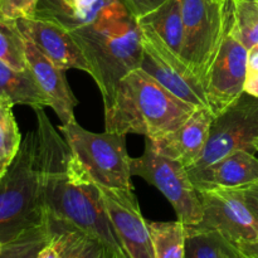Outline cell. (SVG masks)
Returning <instances> with one entry per match:
<instances>
[{
	"instance_id": "19",
	"label": "cell",
	"mask_w": 258,
	"mask_h": 258,
	"mask_svg": "<svg viewBox=\"0 0 258 258\" xmlns=\"http://www.w3.org/2000/svg\"><path fill=\"white\" fill-rule=\"evenodd\" d=\"M0 97H5L13 105H27L37 108L49 107L47 96L38 85L29 67L24 71L10 68L0 60Z\"/></svg>"
},
{
	"instance_id": "24",
	"label": "cell",
	"mask_w": 258,
	"mask_h": 258,
	"mask_svg": "<svg viewBox=\"0 0 258 258\" xmlns=\"http://www.w3.org/2000/svg\"><path fill=\"white\" fill-rule=\"evenodd\" d=\"M184 258H223L229 243L213 231L185 226Z\"/></svg>"
},
{
	"instance_id": "6",
	"label": "cell",
	"mask_w": 258,
	"mask_h": 258,
	"mask_svg": "<svg viewBox=\"0 0 258 258\" xmlns=\"http://www.w3.org/2000/svg\"><path fill=\"white\" fill-rule=\"evenodd\" d=\"M183 45L180 58L206 88L226 32L224 0H180Z\"/></svg>"
},
{
	"instance_id": "21",
	"label": "cell",
	"mask_w": 258,
	"mask_h": 258,
	"mask_svg": "<svg viewBox=\"0 0 258 258\" xmlns=\"http://www.w3.org/2000/svg\"><path fill=\"white\" fill-rule=\"evenodd\" d=\"M155 258H184L185 224L175 222H149Z\"/></svg>"
},
{
	"instance_id": "10",
	"label": "cell",
	"mask_w": 258,
	"mask_h": 258,
	"mask_svg": "<svg viewBox=\"0 0 258 258\" xmlns=\"http://www.w3.org/2000/svg\"><path fill=\"white\" fill-rule=\"evenodd\" d=\"M232 0H224L226 32L206 82L208 107L213 116L223 112L244 92L248 49L231 33Z\"/></svg>"
},
{
	"instance_id": "28",
	"label": "cell",
	"mask_w": 258,
	"mask_h": 258,
	"mask_svg": "<svg viewBox=\"0 0 258 258\" xmlns=\"http://www.w3.org/2000/svg\"><path fill=\"white\" fill-rule=\"evenodd\" d=\"M165 2L166 0H121L130 14L138 19L155 10Z\"/></svg>"
},
{
	"instance_id": "33",
	"label": "cell",
	"mask_w": 258,
	"mask_h": 258,
	"mask_svg": "<svg viewBox=\"0 0 258 258\" xmlns=\"http://www.w3.org/2000/svg\"><path fill=\"white\" fill-rule=\"evenodd\" d=\"M237 251H238L239 253L243 254V256L258 258V242L248 244H242V246L237 247Z\"/></svg>"
},
{
	"instance_id": "23",
	"label": "cell",
	"mask_w": 258,
	"mask_h": 258,
	"mask_svg": "<svg viewBox=\"0 0 258 258\" xmlns=\"http://www.w3.org/2000/svg\"><path fill=\"white\" fill-rule=\"evenodd\" d=\"M231 33L247 49L258 44V0H232Z\"/></svg>"
},
{
	"instance_id": "17",
	"label": "cell",
	"mask_w": 258,
	"mask_h": 258,
	"mask_svg": "<svg viewBox=\"0 0 258 258\" xmlns=\"http://www.w3.org/2000/svg\"><path fill=\"white\" fill-rule=\"evenodd\" d=\"M123 12L128 10L121 0H39L33 18L50 20L73 30Z\"/></svg>"
},
{
	"instance_id": "16",
	"label": "cell",
	"mask_w": 258,
	"mask_h": 258,
	"mask_svg": "<svg viewBox=\"0 0 258 258\" xmlns=\"http://www.w3.org/2000/svg\"><path fill=\"white\" fill-rule=\"evenodd\" d=\"M25 49H27L28 66L32 70L38 85L47 96L49 107L54 111L63 125L76 121L75 107L77 106L78 101L68 85L64 70L57 67L27 37H25Z\"/></svg>"
},
{
	"instance_id": "36",
	"label": "cell",
	"mask_w": 258,
	"mask_h": 258,
	"mask_svg": "<svg viewBox=\"0 0 258 258\" xmlns=\"http://www.w3.org/2000/svg\"><path fill=\"white\" fill-rule=\"evenodd\" d=\"M253 148H254V151H256V153L258 154V138L256 139V140H254V143H253Z\"/></svg>"
},
{
	"instance_id": "30",
	"label": "cell",
	"mask_w": 258,
	"mask_h": 258,
	"mask_svg": "<svg viewBox=\"0 0 258 258\" xmlns=\"http://www.w3.org/2000/svg\"><path fill=\"white\" fill-rule=\"evenodd\" d=\"M258 75V44L253 45L247 53V76Z\"/></svg>"
},
{
	"instance_id": "20",
	"label": "cell",
	"mask_w": 258,
	"mask_h": 258,
	"mask_svg": "<svg viewBox=\"0 0 258 258\" xmlns=\"http://www.w3.org/2000/svg\"><path fill=\"white\" fill-rule=\"evenodd\" d=\"M138 20L139 24L153 30L171 52L180 57L184 33L180 0H166Z\"/></svg>"
},
{
	"instance_id": "34",
	"label": "cell",
	"mask_w": 258,
	"mask_h": 258,
	"mask_svg": "<svg viewBox=\"0 0 258 258\" xmlns=\"http://www.w3.org/2000/svg\"><path fill=\"white\" fill-rule=\"evenodd\" d=\"M223 258H234V247L232 246V244H229L228 249H227L226 253H224Z\"/></svg>"
},
{
	"instance_id": "31",
	"label": "cell",
	"mask_w": 258,
	"mask_h": 258,
	"mask_svg": "<svg viewBox=\"0 0 258 258\" xmlns=\"http://www.w3.org/2000/svg\"><path fill=\"white\" fill-rule=\"evenodd\" d=\"M244 92L258 98V75L247 76L246 83H244Z\"/></svg>"
},
{
	"instance_id": "7",
	"label": "cell",
	"mask_w": 258,
	"mask_h": 258,
	"mask_svg": "<svg viewBox=\"0 0 258 258\" xmlns=\"http://www.w3.org/2000/svg\"><path fill=\"white\" fill-rule=\"evenodd\" d=\"M131 174L140 176L164 194L175 211L178 221L197 226L203 218V207L198 190L183 164L161 155L145 138V150L139 158H131Z\"/></svg>"
},
{
	"instance_id": "27",
	"label": "cell",
	"mask_w": 258,
	"mask_h": 258,
	"mask_svg": "<svg viewBox=\"0 0 258 258\" xmlns=\"http://www.w3.org/2000/svg\"><path fill=\"white\" fill-rule=\"evenodd\" d=\"M39 0H2L0 17L8 19H28L33 18Z\"/></svg>"
},
{
	"instance_id": "15",
	"label": "cell",
	"mask_w": 258,
	"mask_h": 258,
	"mask_svg": "<svg viewBox=\"0 0 258 258\" xmlns=\"http://www.w3.org/2000/svg\"><path fill=\"white\" fill-rule=\"evenodd\" d=\"M188 171L198 193L242 188L258 181V158L248 150H237L204 168Z\"/></svg>"
},
{
	"instance_id": "5",
	"label": "cell",
	"mask_w": 258,
	"mask_h": 258,
	"mask_svg": "<svg viewBox=\"0 0 258 258\" xmlns=\"http://www.w3.org/2000/svg\"><path fill=\"white\" fill-rule=\"evenodd\" d=\"M58 128L75 161L93 183L107 188L134 189L125 134L106 130L91 133L77 121L62 123Z\"/></svg>"
},
{
	"instance_id": "4",
	"label": "cell",
	"mask_w": 258,
	"mask_h": 258,
	"mask_svg": "<svg viewBox=\"0 0 258 258\" xmlns=\"http://www.w3.org/2000/svg\"><path fill=\"white\" fill-rule=\"evenodd\" d=\"M194 110L138 68L121 82L115 103L105 112V128L154 141L178 128Z\"/></svg>"
},
{
	"instance_id": "38",
	"label": "cell",
	"mask_w": 258,
	"mask_h": 258,
	"mask_svg": "<svg viewBox=\"0 0 258 258\" xmlns=\"http://www.w3.org/2000/svg\"><path fill=\"white\" fill-rule=\"evenodd\" d=\"M3 247H4V243H2V242H0V252H2Z\"/></svg>"
},
{
	"instance_id": "29",
	"label": "cell",
	"mask_w": 258,
	"mask_h": 258,
	"mask_svg": "<svg viewBox=\"0 0 258 258\" xmlns=\"http://www.w3.org/2000/svg\"><path fill=\"white\" fill-rule=\"evenodd\" d=\"M239 189H241L242 194H243L246 203L248 204L251 211L253 212L254 216L258 218V181L248 184L246 186H242Z\"/></svg>"
},
{
	"instance_id": "25",
	"label": "cell",
	"mask_w": 258,
	"mask_h": 258,
	"mask_svg": "<svg viewBox=\"0 0 258 258\" xmlns=\"http://www.w3.org/2000/svg\"><path fill=\"white\" fill-rule=\"evenodd\" d=\"M13 106L8 98L0 97V164L4 169L13 163L23 141Z\"/></svg>"
},
{
	"instance_id": "18",
	"label": "cell",
	"mask_w": 258,
	"mask_h": 258,
	"mask_svg": "<svg viewBox=\"0 0 258 258\" xmlns=\"http://www.w3.org/2000/svg\"><path fill=\"white\" fill-rule=\"evenodd\" d=\"M50 241L62 258H130L107 242L68 224L48 221Z\"/></svg>"
},
{
	"instance_id": "26",
	"label": "cell",
	"mask_w": 258,
	"mask_h": 258,
	"mask_svg": "<svg viewBox=\"0 0 258 258\" xmlns=\"http://www.w3.org/2000/svg\"><path fill=\"white\" fill-rule=\"evenodd\" d=\"M50 242L48 222L20 234L18 238L4 243L0 258H37L40 249Z\"/></svg>"
},
{
	"instance_id": "12",
	"label": "cell",
	"mask_w": 258,
	"mask_h": 258,
	"mask_svg": "<svg viewBox=\"0 0 258 258\" xmlns=\"http://www.w3.org/2000/svg\"><path fill=\"white\" fill-rule=\"evenodd\" d=\"M98 186L110 221L130 258H155L148 221L141 213L133 189Z\"/></svg>"
},
{
	"instance_id": "40",
	"label": "cell",
	"mask_w": 258,
	"mask_h": 258,
	"mask_svg": "<svg viewBox=\"0 0 258 258\" xmlns=\"http://www.w3.org/2000/svg\"><path fill=\"white\" fill-rule=\"evenodd\" d=\"M0 2H2V0H0Z\"/></svg>"
},
{
	"instance_id": "8",
	"label": "cell",
	"mask_w": 258,
	"mask_h": 258,
	"mask_svg": "<svg viewBox=\"0 0 258 258\" xmlns=\"http://www.w3.org/2000/svg\"><path fill=\"white\" fill-rule=\"evenodd\" d=\"M257 138L258 98L243 92L223 112L214 116L206 149L190 169L204 168L237 150L256 154L253 143Z\"/></svg>"
},
{
	"instance_id": "13",
	"label": "cell",
	"mask_w": 258,
	"mask_h": 258,
	"mask_svg": "<svg viewBox=\"0 0 258 258\" xmlns=\"http://www.w3.org/2000/svg\"><path fill=\"white\" fill-rule=\"evenodd\" d=\"M23 34L62 70H80L92 77L93 71L71 32L62 25L40 18L18 19Z\"/></svg>"
},
{
	"instance_id": "39",
	"label": "cell",
	"mask_w": 258,
	"mask_h": 258,
	"mask_svg": "<svg viewBox=\"0 0 258 258\" xmlns=\"http://www.w3.org/2000/svg\"><path fill=\"white\" fill-rule=\"evenodd\" d=\"M219 2H223V0H219Z\"/></svg>"
},
{
	"instance_id": "35",
	"label": "cell",
	"mask_w": 258,
	"mask_h": 258,
	"mask_svg": "<svg viewBox=\"0 0 258 258\" xmlns=\"http://www.w3.org/2000/svg\"><path fill=\"white\" fill-rule=\"evenodd\" d=\"M234 258H251V257H247V256H243L242 253H239L238 251H237V248L234 247Z\"/></svg>"
},
{
	"instance_id": "37",
	"label": "cell",
	"mask_w": 258,
	"mask_h": 258,
	"mask_svg": "<svg viewBox=\"0 0 258 258\" xmlns=\"http://www.w3.org/2000/svg\"><path fill=\"white\" fill-rule=\"evenodd\" d=\"M5 171H7V169H4V168H3V166H2V164H0V178H2V176L4 175V173H5Z\"/></svg>"
},
{
	"instance_id": "1",
	"label": "cell",
	"mask_w": 258,
	"mask_h": 258,
	"mask_svg": "<svg viewBox=\"0 0 258 258\" xmlns=\"http://www.w3.org/2000/svg\"><path fill=\"white\" fill-rule=\"evenodd\" d=\"M43 202L48 221L68 224L126 253L103 206L97 184L78 166L64 138H60L54 127L50 133Z\"/></svg>"
},
{
	"instance_id": "11",
	"label": "cell",
	"mask_w": 258,
	"mask_h": 258,
	"mask_svg": "<svg viewBox=\"0 0 258 258\" xmlns=\"http://www.w3.org/2000/svg\"><path fill=\"white\" fill-rule=\"evenodd\" d=\"M140 27L143 29V57L140 70L151 76L184 102L196 108L208 107L203 83L153 30L143 25Z\"/></svg>"
},
{
	"instance_id": "32",
	"label": "cell",
	"mask_w": 258,
	"mask_h": 258,
	"mask_svg": "<svg viewBox=\"0 0 258 258\" xmlns=\"http://www.w3.org/2000/svg\"><path fill=\"white\" fill-rule=\"evenodd\" d=\"M37 258H62V256H60L58 249L55 248V246L52 243V241H50L49 243H47L42 249H40Z\"/></svg>"
},
{
	"instance_id": "2",
	"label": "cell",
	"mask_w": 258,
	"mask_h": 258,
	"mask_svg": "<svg viewBox=\"0 0 258 258\" xmlns=\"http://www.w3.org/2000/svg\"><path fill=\"white\" fill-rule=\"evenodd\" d=\"M37 125L28 131L13 163L0 178V242L48 222L43 202V184L49 156L53 123L44 108H37Z\"/></svg>"
},
{
	"instance_id": "14",
	"label": "cell",
	"mask_w": 258,
	"mask_h": 258,
	"mask_svg": "<svg viewBox=\"0 0 258 258\" xmlns=\"http://www.w3.org/2000/svg\"><path fill=\"white\" fill-rule=\"evenodd\" d=\"M213 118L209 107L196 108L178 128L158 140H150L151 145L161 155L190 169L206 149Z\"/></svg>"
},
{
	"instance_id": "3",
	"label": "cell",
	"mask_w": 258,
	"mask_h": 258,
	"mask_svg": "<svg viewBox=\"0 0 258 258\" xmlns=\"http://www.w3.org/2000/svg\"><path fill=\"white\" fill-rule=\"evenodd\" d=\"M70 32L92 67L106 112L115 103L123 78L140 68L143 29L138 18L130 12L118 13Z\"/></svg>"
},
{
	"instance_id": "22",
	"label": "cell",
	"mask_w": 258,
	"mask_h": 258,
	"mask_svg": "<svg viewBox=\"0 0 258 258\" xmlns=\"http://www.w3.org/2000/svg\"><path fill=\"white\" fill-rule=\"evenodd\" d=\"M0 60L17 71L27 70L25 35L18 20L0 17Z\"/></svg>"
},
{
	"instance_id": "9",
	"label": "cell",
	"mask_w": 258,
	"mask_h": 258,
	"mask_svg": "<svg viewBox=\"0 0 258 258\" xmlns=\"http://www.w3.org/2000/svg\"><path fill=\"white\" fill-rule=\"evenodd\" d=\"M203 218L198 228L213 231L233 247L258 242V218L239 188L199 191Z\"/></svg>"
}]
</instances>
